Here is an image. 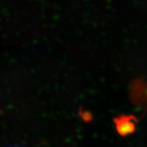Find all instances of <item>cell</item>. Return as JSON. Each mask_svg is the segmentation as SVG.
Returning <instances> with one entry per match:
<instances>
[{
	"label": "cell",
	"instance_id": "obj_1",
	"mask_svg": "<svg viewBox=\"0 0 147 147\" xmlns=\"http://www.w3.org/2000/svg\"><path fill=\"white\" fill-rule=\"evenodd\" d=\"M115 121L117 131L121 135H127L134 130V124L127 117H119Z\"/></svg>",
	"mask_w": 147,
	"mask_h": 147
},
{
	"label": "cell",
	"instance_id": "obj_2",
	"mask_svg": "<svg viewBox=\"0 0 147 147\" xmlns=\"http://www.w3.org/2000/svg\"><path fill=\"white\" fill-rule=\"evenodd\" d=\"M80 117L84 122H89L93 119L91 113H90L89 111H84V110H80Z\"/></svg>",
	"mask_w": 147,
	"mask_h": 147
}]
</instances>
